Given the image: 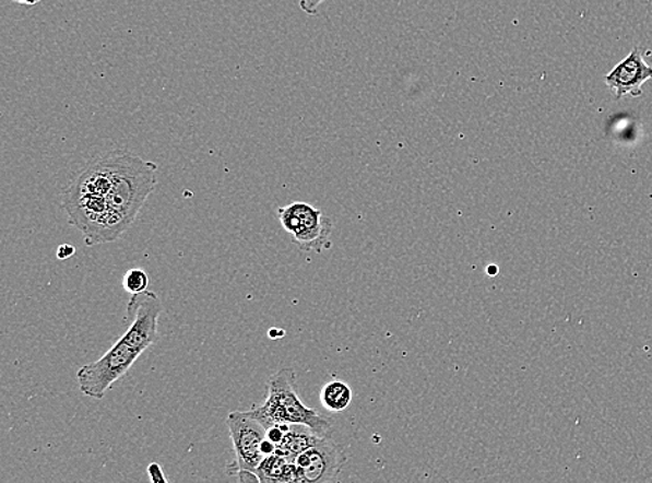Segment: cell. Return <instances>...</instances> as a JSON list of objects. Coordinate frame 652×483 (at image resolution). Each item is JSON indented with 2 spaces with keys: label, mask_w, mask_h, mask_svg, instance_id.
<instances>
[{
  "label": "cell",
  "mask_w": 652,
  "mask_h": 483,
  "mask_svg": "<svg viewBox=\"0 0 652 483\" xmlns=\"http://www.w3.org/2000/svg\"><path fill=\"white\" fill-rule=\"evenodd\" d=\"M111 185L106 201L120 226L129 228L157 185V165L129 151L109 152Z\"/></svg>",
  "instance_id": "1"
},
{
  "label": "cell",
  "mask_w": 652,
  "mask_h": 483,
  "mask_svg": "<svg viewBox=\"0 0 652 483\" xmlns=\"http://www.w3.org/2000/svg\"><path fill=\"white\" fill-rule=\"evenodd\" d=\"M249 414L264 428L274 424L307 425L320 436H331L333 424L318 411L309 409L300 401L297 391V376L293 369L284 368L270 376L266 400L254 404Z\"/></svg>",
  "instance_id": "2"
},
{
  "label": "cell",
  "mask_w": 652,
  "mask_h": 483,
  "mask_svg": "<svg viewBox=\"0 0 652 483\" xmlns=\"http://www.w3.org/2000/svg\"><path fill=\"white\" fill-rule=\"evenodd\" d=\"M140 355V351L131 349L123 340H119L104 357L79 369L78 380L81 393L96 400L104 399L106 391L117 380L123 378Z\"/></svg>",
  "instance_id": "3"
},
{
  "label": "cell",
  "mask_w": 652,
  "mask_h": 483,
  "mask_svg": "<svg viewBox=\"0 0 652 483\" xmlns=\"http://www.w3.org/2000/svg\"><path fill=\"white\" fill-rule=\"evenodd\" d=\"M278 221L293 241L305 251L320 252L328 246L333 222L323 212L307 202H293L278 208Z\"/></svg>",
  "instance_id": "4"
},
{
  "label": "cell",
  "mask_w": 652,
  "mask_h": 483,
  "mask_svg": "<svg viewBox=\"0 0 652 483\" xmlns=\"http://www.w3.org/2000/svg\"><path fill=\"white\" fill-rule=\"evenodd\" d=\"M226 424L236 452V461L227 468L228 474H237L239 470L257 472L264 459L262 445L268 437L266 428L249 411H234Z\"/></svg>",
  "instance_id": "5"
},
{
  "label": "cell",
  "mask_w": 652,
  "mask_h": 483,
  "mask_svg": "<svg viewBox=\"0 0 652 483\" xmlns=\"http://www.w3.org/2000/svg\"><path fill=\"white\" fill-rule=\"evenodd\" d=\"M346 462L343 446L331 439V436H320L315 445L300 452L295 459L298 482L325 483L337 480Z\"/></svg>",
  "instance_id": "6"
},
{
  "label": "cell",
  "mask_w": 652,
  "mask_h": 483,
  "mask_svg": "<svg viewBox=\"0 0 652 483\" xmlns=\"http://www.w3.org/2000/svg\"><path fill=\"white\" fill-rule=\"evenodd\" d=\"M163 305L157 294L145 290V292L131 294L127 315L131 319V327L120 340L131 349L144 353L152 344L159 340L157 332V320H159Z\"/></svg>",
  "instance_id": "7"
},
{
  "label": "cell",
  "mask_w": 652,
  "mask_h": 483,
  "mask_svg": "<svg viewBox=\"0 0 652 483\" xmlns=\"http://www.w3.org/2000/svg\"><path fill=\"white\" fill-rule=\"evenodd\" d=\"M650 80L652 68L637 48L605 75V84L614 91L616 99L641 95V89Z\"/></svg>",
  "instance_id": "8"
},
{
  "label": "cell",
  "mask_w": 652,
  "mask_h": 483,
  "mask_svg": "<svg viewBox=\"0 0 652 483\" xmlns=\"http://www.w3.org/2000/svg\"><path fill=\"white\" fill-rule=\"evenodd\" d=\"M257 474L261 482H298L297 464L295 459L274 452L272 456L264 457L259 464Z\"/></svg>",
  "instance_id": "9"
},
{
  "label": "cell",
  "mask_w": 652,
  "mask_h": 483,
  "mask_svg": "<svg viewBox=\"0 0 652 483\" xmlns=\"http://www.w3.org/2000/svg\"><path fill=\"white\" fill-rule=\"evenodd\" d=\"M320 435L316 434L307 425L292 424L289 429L285 432L284 439L277 447L276 452H282V455L297 459L300 452L315 445Z\"/></svg>",
  "instance_id": "10"
},
{
  "label": "cell",
  "mask_w": 652,
  "mask_h": 483,
  "mask_svg": "<svg viewBox=\"0 0 652 483\" xmlns=\"http://www.w3.org/2000/svg\"><path fill=\"white\" fill-rule=\"evenodd\" d=\"M320 401L330 413H341V411L349 409L353 403V389L343 380H333L323 386L320 391Z\"/></svg>",
  "instance_id": "11"
},
{
  "label": "cell",
  "mask_w": 652,
  "mask_h": 483,
  "mask_svg": "<svg viewBox=\"0 0 652 483\" xmlns=\"http://www.w3.org/2000/svg\"><path fill=\"white\" fill-rule=\"evenodd\" d=\"M147 284H150V276L144 269H130L123 279V287L130 294L145 292Z\"/></svg>",
  "instance_id": "12"
},
{
  "label": "cell",
  "mask_w": 652,
  "mask_h": 483,
  "mask_svg": "<svg viewBox=\"0 0 652 483\" xmlns=\"http://www.w3.org/2000/svg\"><path fill=\"white\" fill-rule=\"evenodd\" d=\"M323 2H325V0H300L299 8L304 13H307L308 16H316V14L319 13L320 4Z\"/></svg>",
  "instance_id": "13"
},
{
  "label": "cell",
  "mask_w": 652,
  "mask_h": 483,
  "mask_svg": "<svg viewBox=\"0 0 652 483\" xmlns=\"http://www.w3.org/2000/svg\"><path fill=\"white\" fill-rule=\"evenodd\" d=\"M147 474H150L152 482H167V478L163 474L162 467L156 464V462H152V464L147 467Z\"/></svg>",
  "instance_id": "14"
},
{
  "label": "cell",
  "mask_w": 652,
  "mask_h": 483,
  "mask_svg": "<svg viewBox=\"0 0 652 483\" xmlns=\"http://www.w3.org/2000/svg\"><path fill=\"white\" fill-rule=\"evenodd\" d=\"M74 254H75L74 246H71V244H63V246H60L58 248V251H56V257H58L60 259V261H66V259L74 257Z\"/></svg>",
  "instance_id": "15"
},
{
  "label": "cell",
  "mask_w": 652,
  "mask_h": 483,
  "mask_svg": "<svg viewBox=\"0 0 652 483\" xmlns=\"http://www.w3.org/2000/svg\"><path fill=\"white\" fill-rule=\"evenodd\" d=\"M236 475L238 476L239 482H261L259 481L257 472L253 471L239 470Z\"/></svg>",
  "instance_id": "16"
},
{
  "label": "cell",
  "mask_w": 652,
  "mask_h": 483,
  "mask_svg": "<svg viewBox=\"0 0 652 483\" xmlns=\"http://www.w3.org/2000/svg\"><path fill=\"white\" fill-rule=\"evenodd\" d=\"M13 2L23 4L25 8H34L37 7L39 2H43V0H13Z\"/></svg>",
  "instance_id": "17"
},
{
  "label": "cell",
  "mask_w": 652,
  "mask_h": 483,
  "mask_svg": "<svg viewBox=\"0 0 652 483\" xmlns=\"http://www.w3.org/2000/svg\"><path fill=\"white\" fill-rule=\"evenodd\" d=\"M284 334H285L284 330H278V329H272L269 332L270 339H273V340L283 338Z\"/></svg>",
  "instance_id": "18"
},
{
  "label": "cell",
  "mask_w": 652,
  "mask_h": 483,
  "mask_svg": "<svg viewBox=\"0 0 652 483\" xmlns=\"http://www.w3.org/2000/svg\"><path fill=\"white\" fill-rule=\"evenodd\" d=\"M498 271H499V269H498L497 266H488L487 267V274H488V276H497Z\"/></svg>",
  "instance_id": "19"
}]
</instances>
